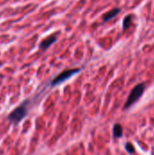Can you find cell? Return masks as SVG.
<instances>
[{"instance_id":"cell-5","label":"cell","mask_w":154,"mask_h":155,"mask_svg":"<svg viewBox=\"0 0 154 155\" xmlns=\"http://www.w3.org/2000/svg\"><path fill=\"white\" fill-rule=\"evenodd\" d=\"M121 12L120 8H113L111 11L107 12L104 15H103V22H107L111 19H113V17H115L119 13Z\"/></svg>"},{"instance_id":"cell-3","label":"cell","mask_w":154,"mask_h":155,"mask_svg":"<svg viewBox=\"0 0 154 155\" xmlns=\"http://www.w3.org/2000/svg\"><path fill=\"white\" fill-rule=\"evenodd\" d=\"M80 72V69L76 68V69H69V70H65L64 72H62L59 75H57L53 81H52V85H56L59 84L61 83H63L64 81L69 79L70 77H72L73 75H74L75 74H78Z\"/></svg>"},{"instance_id":"cell-6","label":"cell","mask_w":154,"mask_h":155,"mask_svg":"<svg viewBox=\"0 0 154 155\" xmlns=\"http://www.w3.org/2000/svg\"><path fill=\"white\" fill-rule=\"evenodd\" d=\"M132 17L133 16L131 15H129L124 17L123 22V30H126V29H128L131 26V25H132Z\"/></svg>"},{"instance_id":"cell-8","label":"cell","mask_w":154,"mask_h":155,"mask_svg":"<svg viewBox=\"0 0 154 155\" xmlns=\"http://www.w3.org/2000/svg\"><path fill=\"white\" fill-rule=\"evenodd\" d=\"M126 149H127V151L129 153H133L134 152V148H133V146L131 143H127L126 144Z\"/></svg>"},{"instance_id":"cell-1","label":"cell","mask_w":154,"mask_h":155,"mask_svg":"<svg viewBox=\"0 0 154 155\" xmlns=\"http://www.w3.org/2000/svg\"><path fill=\"white\" fill-rule=\"evenodd\" d=\"M144 89H145V84H140L138 85H136L131 92L128 99H127V102L125 104V106L124 108L127 109L129 108L130 106H132L135 102H137L140 97L143 95V92H144Z\"/></svg>"},{"instance_id":"cell-7","label":"cell","mask_w":154,"mask_h":155,"mask_svg":"<svg viewBox=\"0 0 154 155\" xmlns=\"http://www.w3.org/2000/svg\"><path fill=\"white\" fill-rule=\"evenodd\" d=\"M113 134L116 137H122L123 135V128L120 124H115L113 128Z\"/></svg>"},{"instance_id":"cell-4","label":"cell","mask_w":154,"mask_h":155,"mask_svg":"<svg viewBox=\"0 0 154 155\" xmlns=\"http://www.w3.org/2000/svg\"><path fill=\"white\" fill-rule=\"evenodd\" d=\"M56 40H57L56 36H54V35H50L49 37H47V38H45L44 40L42 41V43L40 44L39 47H40V49H42V50H46L49 46H51L54 43H55Z\"/></svg>"},{"instance_id":"cell-2","label":"cell","mask_w":154,"mask_h":155,"mask_svg":"<svg viewBox=\"0 0 154 155\" xmlns=\"http://www.w3.org/2000/svg\"><path fill=\"white\" fill-rule=\"evenodd\" d=\"M25 115H26V105H25V103H24L22 105L15 108L8 115V120L10 123L14 124H17L25 118Z\"/></svg>"}]
</instances>
